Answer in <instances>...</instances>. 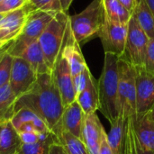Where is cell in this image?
I'll return each instance as SVG.
<instances>
[{"label": "cell", "mask_w": 154, "mask_h": 154, "mask_svg": "<svg viewBox=\"0 0 154 154\" xmlns=\"http://www.w3.org/2000/svg\"><path fill=\"white\" fill-rule=\"evenodd\" d=\"M17 57L25 60L32 66L37 75L51 71L46 63L43 51L38 40H35L26 45Z\"/></svg>", "instance_id": "obj_16"}, {"label": "cell", "mask_w": 154, "mask_h": 154, "mask_svg": "<svg viewBox=\"0 0 154 154\" xmlns=\"http://www.w3.org/2000/svg\"><path fill=\"white\" fill-rule=\"evenodd\" d=\"M105 14L112 22L119 24H128L132 14L118 0H103Z\"/></svg>", "instance_id": "obj_21"}, {"label": "cell", "mask_w": 154, "mask_h": 154, "mask_svg": "<svg viewBox=\"0 0 154 154\" xmlns=\"http://www.w3.org/2000/svg\"><path fill=\"white\" fill-rule=\"evenodd\" d=\"M52 74L65 107L76 100V91L74 88L73 77L71 75L69 64L67 58L64 56L61 48L53 67Z\"/></svg>", "instance_id": "obj_9"}, {"label": "cell", "mask_w": 154, "mask_h": 154, "mask_svg": "<svg viewBox=\"0 0 154 154\" xmlns=\"http://www.w3.org/2000/svg\"><path fill=\"white\" fill-rule=\"evenodd\" d=\"M143 68L146 70L154 73V38L149 39Z\"/></svg>", "instance_id": "obj_31"}, {"label": "cell", "mask_w": 154, "mask_h": 154, "mask_svg": "<svg viewBox=\"0 0 154 154\" xmlns=\"http://www.w3.org/2000/svg\"><path fill=\"white\" fill-rule=\"evenodd\" d=\"M21 108H28L36 114L59 139L63 131L61 118L64 106L52 70L38 75L32 87L16 98L14 113Z\"/></svg>", "instance_id": "obj_1"}, {"label": "cell", "mask_w": 154, "mask_h": 154, "mask_svg": "<svg viewBox=\"0 0 154 154\" xmlns=\"http://www.w3.org/2000/svg\"><path fill=\"white\" fill-rule=\"evenodd\" d=\"M28 3L32 9L47 12H62L60 0H28Z\"/></svg>", "instance_id": "obj_27"}, {"label": "cell", "mask_w": 154, "mask_h": 154, "mask_svg": "<svg viewBox=\"0 0 154 154\" xmlns=\"http://www.w3.org/2000/svg\"><path fill=\"white\" fill-rule=\"evenodd\" d=\"M118 97L120 116L136 114V69L125 56L118 60Z\"/></svg>", "instance_id": "obj_5"}, {"label": "cell", "mask_w": 154, "mask_h": 154, "mask_svg": "<svg viewBox=\"0 0 154 154\" xmlns=\"http://www.w3.org/2000/svg\"><path fill=\"white\" fill-rule=\"evenodd\" d=\"M76 101L79 104L86 116L96 113L99 109L97 83L94 77L90 79L85 89L77 95Z\"/></svg>", "instance_id": "obj_18"}, {"label": "cell", "mask_w": 154, "mask_h": 154, "mask_svg": "<svg viewBox=\"0 0 154 154\" xmlns=\"http://www.w3.org/2000/svg\"><path fill=\"white\" fill-rule=\"evenodd\" d=\"M5 44H6V43H4V42H0V49H1L2 47H4V46H5Z\"/></svg>", "instance_id": "obj_38"}, {"label": "cell", "mask_w": 154, "mask_h": 154, "mask_svg": "<svg viewBox=\"0 0 154 154\" xmlns=\"http://www.w3.org/2000/svg\"><path fill=\"white\" fill-rule=\"evenodd\" d=\"M69 22V16L67 13L58 12L38 39L46 63L51 70L53 69L56 60L60 51Z\"/></svg>", "instance_id": "obj_4"}, {"label": "cell", "mask_w": 154, "mask_h": 154, "mask_svg": "<svg viewBox=\"0 0 154 154\" xmlns=\"http://www.w3.org/2000/svg\"><path fill=\"white\" fill-rule=\"evenodd\" d=\"M5 14H2V13H0V21L3 19V17L5 16Z\"/></svg>", "instance_id": "obj_39"}, {"label": "cell", "mask_w": 154, "mask_h": 154, "mask_svg": "<svg viewBox=\"0 0 154 154\" xmlns=\"http://www.w3.org/2000/svg\"><path fill=\"white\" fill-rule=\"evenodd\" d=\"M92 77L93 76L89 70V68L87 67L79 75L73 78V84H74V88L76 91V97L78 94H79L81 91L85 89V88L87 87L88 81L90 80Z\"/></svg>", "instance_id": "obj_29"}, {"label": "cell", "mask_w": 154, "mask_h": 154, "mask_svg": "<svg viewBox=\"0 0 154 154\" xmlns=\"http://www.w3.org/2000/svg\"><path fill=\"white\" fill-rule=\"evenodd\" d=\"M98 154H114L107 141V134L105 133L103 137H102V141L100 143V148H99V152Z\"/></svg>", "instance_id": "obj_32"}, {"label": "cell", "mask_w": 154, "mask_h": 154, "mask_svg": "<svg viewBox=\"0 0 154 154\" xmlns=\"http://www.w3.org/2000/svg\"><path fill=\"white\" fill-rule=\"evenodd\" d=\"M56 14L57 13L55 12L42 10H34L30 12L20 35L14 40L7 52L13 57H17L26 45L39 39Z\"/></svg>", "instance_id": "obj_6"}, {"label": "cell", "mask_w": 154, "mask_h": 154, "mask_svg": "<svg viewBox=\"0 0 154 154\" xmlns=\"http://www.w3.org/2000/svg\"><path fill=\"white\" fill-rule=\"evenodd\" d=\"M32 11L27 2L23 7L5 14L0 21V42L8 43L16 39L23 28L28 14Z\"/></svg>", "instance_id": "obj_12"}, {"label": "cell", "mask_w": 154, "mask_h": 154, "mask_svg": "<svg viewBox=\"0 0 154 154\" xmlns=\"http://www.w3.org/2000/svg\"><path fill=\"white\" fill-rule=\"evenodd\" d=\"M16 97L9 84L0 88V122L11 120L14 114V105Z\"/></svg>", "instance_id": "obj_24"}, {"label": "cell", "mask_w": 154, "mask_h": 154, "mask_svg": "<svg viewBox=\"0 0 154 154\" xmlns=\"http://www.w3.org/2000/svg\"><path fill=\"white\" fill-rule=\"evenodd\" d=\"M106 133L96 113L85 116L82 129V141L86 144L89 154H98L102 137Z\"/></svg>", "instance_id": "obj_14"}, {"label": "cell", "mask_w": 154, "mask_h": 154, "mask_svg": "<svg viewBox=\"0 0 154 154\" xmlns=\"http://www.w3.org/2000/svg\"><path fill=\"white\" fill-rule=\"evenodd\" d=\"M2 1H3V0H0V2H2Z\"/></svg>", "instance_id": "obj_42"}, {"label": "cell", "mask_w": 154, "mask_h": 154, "mask_svg": "<svg viewBox=\"0 0 154 154\" xmlns=\"http://www.w3.org/2000/svg\"><path fill=\"white\" fill-rule=\"evenodd\" d=\"M13 56L6 52L0 60V88L9 84L11 69L13 64Z\"/></svg>", "instance_id": "obj_28"}, {"label": "cell", "mask_w": 154, "mask_h": 154, "mask_svg": "<svg viewBox=\"0 0 154 154\" xmlns=\"http://www.w3.org/2000/svg\"><path fill=\"white\" fill-rule=\"evenodd\" d=\"M59 142L67 154H89L86 144L81 139L66 131L61 132L59 136Z\"/></svg>", "instance_id": "obj_25"}, {"label": "cell", "mask_w": 154, "mask_h": 154, "mask_svg": "<svg viewBox=\"0 0 154 154\" xmlns=\"http://www.w3.org/2000/svg\"><path fill=\"white\" fill-rule=\"evenodd\" d=\"M72 2H73V0H60V6H61L62 12L67 13Z\"/></svg>", "instance_id": "obj_35"}, {"label": "cell", "mask_w": 154, "mask_h": 154, "mask_svg": "<svg viewBox=\"0 0 154 154\" xmlns=\"http://www.w3.org/2000/svg\"><path fill=\"white\" fill-rule=\"evenodd\" d=\"M132 14L134 12L135 5H136V0H118Z\"/></svg>", "instance_id": "obj_34"}, {"label": "cell", "mask_w": 154, "mask_h": 154, "mask_svg": "<svg viewBox=\"0 0 154 154\" xmlns=\"http://www.w3.org/2000/svg\"><path fill=\"white\" fill-rule=\"evenodd\" d=\"M145 1H146L148 6L150 7V9H151V11H152V13L154 16V0H145Z\"/></svg>", "instance_id": "obj_37"}, {"label": "cell", "mask_w": 154, "mask_h": 154, "mask_svg": "<svg viewBox=\"0 0 154 154\" xmlns=\"http://www.w3.org/2000/svg\"><path fill=\"white\" fill-rule=\"evenodd\" d=\"M134 134L143 149L154 152V119L151 110L130 116Z\"/></svg>", "instance_id": "obj_13"}, {"label": "cell", "mask_w": 154, "mask_h": 154, "mask_svg": "<svg viewBox=\"0 0 154 154\" xmlns=\"http://www.w3.org/2000/svg\"><path fill=\"white\" fill-rule=\"evenodd\" d=\"M14 154H20V153H19V152H16V153H14Z\"/></svg>", "instance_id": "obj_41"}, {"label": "cell", "mask_w": 154, "mask_h": 154, "mask_svg": "<svg viewBox=\"0 0 154 154\" xmlns=\"http://www.w3.org/2000/svg\"><path fill=\"white\" fill-rule=\"evenodd\" d=\"M28 0H3L0 2V13L7 14L23 7Z\"/></svg>", "instance_id": "obj_30"}, {"label": "cell", "mask_w": 154, "mask_h": 154, "mask_svg": "<svg viewBox=\"0 0 154 154\" xmlns=\"http://www.w3.org/2000/svg\"><path fill=\"white\" fill-rule=\"evenodd\" d=\"M128 24H119L106 16L97 36L100 38L105 53L109 52L119 57L125 55Z\"/></svg>", "instance_id": "obj_8"}, {"label": "cell", "mask_w": 154, "mask_h": 154, "mask_svg": "<svg viewBox=\"0 0 154 154\" xmlns=\"http://www.w3.org/2000/svg\"><path fill=\"white\" fill-rule=\"evenodd\" d=\"M11 123L14 125V127L16 129V131L24 124H32L34 128L40 133L42 134L52 133L50 130V128L47 126L45 122L28 108H21L18 111H16L14 114L13 117L11 118Z\"/></svg>", "instance_id": "obj_19"}, {"label": "cell", "mask_w": 154, "mask_h": 154, "mask_svg": "<svg viewBox=\"0 0 154 154\" xmlns=\"http://www.w3.org/2000/svg\"><path fill=\"white\" fill-rule=\"evenodd\" d=\"M37 76L34 69L25 60L20 57L13 58L9 85L16 98L32 87Z\"/></svg>", "instance_id": "obj_10"}, {"label": "cell", "mask_w": 154, "mask_h": 154, "mask_svg": "<svg viewBox=\"0 0 154 154\" xmlns=\"http://www.w3.org/2000/svg\"><path fill=\"white\" fill-rule=\"evenodd\" d=\"M149 39L154 38V16L145 0H136V5L133 14Z\"/></svg>", "instance_id": "obj_20"}, {"label": "cell", "mask_w": 154, "mask_h": 154, "mask_svg": "<svg viewBox=\"0 0 154 154\" xmlns=\"http://www.w3.org/2000/svg\"><path fill=\"white\" fill-rule=\"evenodd\" d=\"M106 18L103 0H93L81 13L69 16L70 28L80 45L97 35Z\"/></svg>", "instance_id": "obj_3"}, {"label": "cell", "mask_w": 154, "mask_h": 154, "mask_svg": "<svg viewBox=\"0 0 154 154\" xmlns=\"http://www.w3.org/2000/svg\"><path fill=\"white\" fill-rule=\"evenodd\" d=\"M151 112H152V117H153L154 119V106L151 109Z\"/></svg>", "instance_id": "obj_40"}, {"label": "cell", "mask_w": 154, "mask_h": 154, "mask_svg": "<svg viewBox=\"0 0 154 154\" xmlns=\"http://www.w3.org/2000/svg\"><path fill=\"white\" fill-rule=\"evenodd\" d=\"M119 56L106 52L102 73L97 82L99 109L106 119L113 125L120 116L118 97Z\"/></svg>", "instance_id": "obj_2"}, {"label": "cell", "mask_w": 154, "mask_h": 154, "mask_svg": "<svg viewBox=\"0 0 154 154\" xmlns=\"http://www.w3.org/2000/svg\"><path fill=\"white\" fill-rule=\"evenodd\" d=\"M14 41H12V42H8V43H6L4 47H2L1 49H0V60H2V58H3V56L8 51V49L10 48V46H11V44H12V42H13Z\"/></svg>", "instance_id": "obj_36"}, {"label": "cell", "mask_w": 154, "mask_h": 154, "mask_svg": "<svg viewBox=\"0 0 154 154\" xmlns=\"http://www.w3.org/2000/svg\"><path fill=\"white\" fill-rule=\"evenodd\" d=\"M149 37L137 23L134 14L128 23L125 57L135 67H143Z\"/></svg>", "instance_id": "obj_7"}, {"label": "cell", "mask_w": 154, "mask_h": 154, "mask_svg": "<svg viewBox=\"0 0 154 154\" xmlns=\"http://www.w3.org/2000/svg\"><path fill=\"white\" fill-rule=\"evenodd\" d=\"M122 154H154V152L146 151L142 148L134 134L130 117L127 118L125 125Z\"/></svg>", "instance_id": "obj_23"}, {"label": "cell", "mask_w": 154, "mask_h": 154, "mask_svg": "<svg viewBox=\"0 0 154 154\" xmlns=\"http://www.w3.org/2000/svg\"><path fill=\"white\" fill-rule=\"evenodd\" d=\"M86 115L84 114L79 104L75 100L64 107L61 125L62 130L82 140V129Z\"/></svg>", "instance_id": "obj_15"}, {"label": "cell", "mask_w": 154, "mask_h": 154, "mask_svg": "<svg viewBox=\"0 0 154 154\" xmlns=\"http://www.w3.org/2000/svg\"><path fill=\"white\" fill-rule=\"evenodd\" d=\"M127 118L128 117L120 116L119 118L113 125H111L110 132L107 134V141L114 154H122L125 129Z\"/></svg>", "instance_id": "obj_22"}, {"label": "cell", "mask_w": 154, "mask_h": 154, "mask_svg": "<svg viewBox=\"0 0 154 154\" xmlns=\"http://www.w3.org/2000/svg\"><path fill=\"white\" fill-rule=\"evenodd\" d=\"M22 145L20 135L11 120L0 122V154H14Z\"/></svg>", "instance_id": "obj_17"}, {"label": "cell", "mask_w": 154, "mask_h": 154, "mask_svg": "<svg viewBox=\"0 0 154 154\" xmlns=\"http://www.w3.org/2000/svg\"><path fill=\"white\" fill-rule=\"evenodd\" d=\"M136 69V113L150 111L154 106V73L143 67Z\"/></svg>", "instance_id": "obj_11"}, {"label": "cell", "mask_w": 154, "mask_h": 154, "mask_svg": "<svg viewBox=\"0 0 154 154\" xmlns=\"http://www.w3.org/2000/svg\"><path fill=\"white\" fill-rule=\"evenodd\" d=\"M48 154H67L63 146L60 143H54L51 145Z\"/></svg>", "instance_id": "obj_33"}, {"label": "cell", "mask_w": 154, "mask_h": 154, "mask_svg": "<svg viewBox=\"0 0 154 154\" xmlns=\"http://www.w3.org/2000/svg\"><path fill=\"white\" fill-rule=\"evenodd\" d=\"M54 143H60L55 134L51 135L44 141H39L35 143L25 144L22 143L19 153L20 154H48L50 147Z\"/></svg>", "instance_id": "obj_26"}]
</instances>
